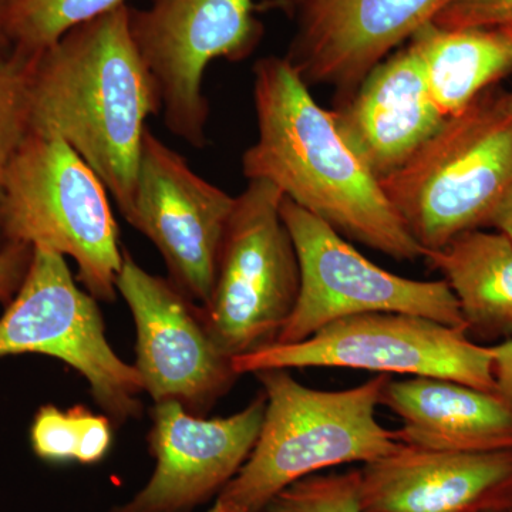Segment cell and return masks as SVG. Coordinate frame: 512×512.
I'll return each mask as SVG.
<instances>
[{
	"label": "cell",
	"instance_id": "cell-1",
	"mask_svg": "<svg viewBox=\"0 0 512 512\" xmlns=\"http://www.w3.org/2000/svg\"><path fill=\"white\" fill-rule=\"evenodd\" d=\"M254 104L258 137L242 156L248 181L274 184L348 241L399 262L424 258L379 178L349 147L332 111L316 103L286 57L255 63Z\"/></svg>",
	"mask_w": 512,
	"mask_h": 512
},
{
	"label": "cell",
	"instance_id": "cell-2",
	"mask_svg": "<svg viewBox=\"0 0 512 512\" xmlns=\"http://www.w3.org/2000/svg\"><path fill=\"white\" fill-rule=\"evenodd\" d=\"M160 114L156 83L131 36L128 5L70 30L30 66L29 133L69 144L124 218L133 205L147 121Z\"/></svg>",
	"mask_w": 512,
	"mask_h": 512
},
{
	"label": "cell",
	"instance_id": "cell-3",
	"mask_svg": "<svg viewBox=\"0 0 512 512\" xmlns=\"http://www.w3.org/2000/svg\"><path fill=\"white\" fill-rule=\"evenodd\" d=\"M266 396L264 423L247 463L218 495L234 512H265L289 485L325 468L367 464L400 447L377 421L380 392L390 376L377 375L345 390L305 386L289 369L254 373Z\"/></svg>",
	"mask_w": 512,
	"mask_h": 512
},
{
	"label": "cell",
	"instance_id": "cell-4",
	"mask_svg": "<svg viewBox=\"0 0 512 512\" xmlns=\"http://www.w3.org/2000/svg\"><path fill=\"white\" fill-rule=\"evenodd\" d=\"M380 185L424 252L444 247L463 232L488 227L512 185V104L507 93L481 94L466 110L448 117Z\"/></svg>",
	"mask_w": 512,
	"mask_h": 512
},
{
	"label": "cell",
	"instance_id": "cell-5",
	"mask_svg": "<svg viewBox=\"0 0 512 512\" xmlns=\"http://www.w3.org/2000/svg\"><path fill=\"white\" fill-rule=\"evenodd\" d=\"M107 192L99 175L69 144L29 133L3 181V244L69 256L84 291L97 301H116L124 251Z\"/></svg>",
	"mask_w": 512,
	"mask_h": 512
},
{
	"label": "cell",
	"instance_id": "cell-6",
	"mask_svg": "<svg viewBox=\"0 0 512 512\" xmlns=\"http://www.w3.org/2000/svg\"><path fill=\"white\" fill-rule=\"evenodd\" d=\"M282 200L264 180H249L235 198L214 289L201 306L212 338L232 359L275 345L298 301L301 268Z\"/></svg>",
	"mask_w": 512,
	"mask_h": 512
},
{
	"label": "cell",
	"instance_id": "cell-7",
	"mask_svg": "<svg viewBox=\"0 0 512 512\" xmlns=\"http://www.w3.org/2000/svg\"><path fill=\"white\" fill-rule=\"evenodd\" d=\"M33 249L28 275L0 318V357L62 360L86 379L113 424L138 419L143 383L136 367L111 348L99 301L77 286L64 256Z\"/></svg>",
	"mask_w": 512,
	"mask_h": 512
},
{
	"label": "cell",
	"instance_id": "cell-8",
	"mask_svg": "<svg viewBox=\"0 0 512 512\" xmlns=\"http://www.w3.org/2000/svg\"><path fill=\"white\" fill-rule=\"evenodd\" d=\"M238 375L266 369L340 367L377 375L439 377L495 393L490 346L464 330L407 313L376 312L329 323L298 343L235 357Z\"/></svg>",
	"mask_w": 512,
	"mask_h": 512
},
{
	"label": "cell",
	"instance_id": "cell-9",
	"mask_svg": "<svg viewBox=\"0 0 512 512\" xmlns=\"http://www.w3.org/2000/svg\"><path fill=\"white\" fill-rule=\"evenodd\" d=\"M281 215L298 254L301 289L275 345L298 343L335 320L376 312L423 316L466 332L444 279L416 281L380 268L289 198L282 200Z\"/></svg>",
	"mask_w": 512,
	"mask_h": 512
},
{
	"label": "cell",
	"instance_id": "cell-10",
	"mask_svg": "<svg viewBox=\"0 0 512 512\" xmlns=\"http://www.w3.org/2000/svg\"><path fill=\"white\" fill-rule=\"evenodd\" d=\"M254 0H150L130 8V32L153 76L164 124L175 137L207 146L210 103L204 77L218 59H247L262 36Z\"/></svg>",
	"mask_w": 512,
	"mask_h": 512
},
{
	"label": "cell",
	"instance_id": "cell-11",
	"mask_svg": "<svg viewBox=\"0 0 512 512\" xmlns=\"http://www.w3.org/2000/svg\"><path fill=\"white\" fill-rule=\"evenodd\" d=\"M136 325V367L154 404L175 402L207 417L238 380L234 359L212 338L201 305L124 251L117 276Z\"/></svg>",
	"mask_w": 512,
	"mask_h": 512
},
{
	"label": "cell",
	"instance_id": "cell-12",
	"mask_svg": "<svg viewBox=\"0 0 512 512\" xmlns=\"http://www.w3.org/2000/svg\"><path fill=\"white\" fill-rule=\"evenodd\" d=\"M235 198L195 173L148 128L126 221L153 242L167 278L201 306L214 289Z\"/></svg>",
	"mask_w": 512,
	"mask_h": 512
},
{
	"label": "cell",
	"instance_id": "cell-13",
	"mask_svg": "<svg viewBox=\"0 0 512 512\" xmlns=\"http://www.w3.org/2000/svg\"><path fill=\"white\" fill-rule=\"evenodd\" d=\"M265 393L229 417L194 416L175 402L151 409L148 450L156 460L143 490L110 512H191L237 476L264 423Z\"/></svg>",
	"mask_w": 512,
	"mask_h": 512
},
{
	"label": "cell",
	"instance_id": "cell-14",
	"mask_svg": "<svg viewBox=\"0 0 512 512\" xmlns=\"http://www.w3.org/2000/svg\"><path fill=\"white\" fill-rule=\"evenodd\" d=\"M451 0H279L295 19L288 56L308 86L346 100L384 57L433 22Z\"/></svg>",
	"mask_w": 512,
	"mask_h": 512
},
{
	"label": "cell",
	"instance_id": "cell-15",
	"mask_svg": "<svg viewBox=\"0 0 512 512\" xmlns=\"http://www.w3.org/2000/svg\"><path fill=\"white\" fill-rule=\"evenodd\" d=\"M362 512H481L512 504V450H423L400 444L363 464Z\"/></svg>",
	"mask_w": 512,
	"mask_h": 512
},
{
	"label": "cell",
	"instance_id": "cell-16",
	"mask_svg": "<svg viewBox=\"0 0 512 512\" xmlns=\"http://www.w3.org/2000/svg\"><path fill=\"white\" fill-rule=\"evenodd\" d=\"M332 113L346 143L379 181L402 167L446 121L412 45L377 64Z\"/></svg>",
	"mask_w": 512,
	"mask_h": 512
},
{
	"label": "cell",
	"instance_id": "cell-17",
	"mask_svg": "<svg viewBox=\"0 0 512 512\" xmlns=\"http://www.w3.org/2000/svg\"><path fill=\"white\" fill-rule=\"evenodd\" d=\"M380 406L402 420L404 446L456 453L512 450V407L497 393L439 377L384 382Z\"/></svg>",
	"mask_w": 512,
	"mask_h": 512
},
{
	"label": "cell",
	"instance_id": "cell-18",
	"mask_svg": "<svg viewBox=\"0 0 512 512\" xmlns=\"http://www.w3.org/2000/svg\"><path fill=\"white\" fill-rule=\"evenodd\" d=\"M456 296L471 340L512 339V241L483 228L463 232L426 252Z\"/></svg>",
	"mask_w": 512,
	"mask_h": 512
},
{
	"label": "cell",
	"instance_id": "cell-19",
	"mask_svg": "<svg viewBox=\"0 0 512 512\" xmlns=\"http://www.w3.org/2000/svg\"><path fill=\"white\" fill-rule=\"evenodd\" d=\"M410 45L420 57L431 99L446 119L466 110L512 69V26L443 29L430 22Z\"/></svg>",
	"mask_w": 512,
	"mask_h": 512
},
{
	"label": "cell",
	"instance_id": "cell-20",
	"mask_svg": "<svg viewBox=\"0 0 512 512\" xmlns=\"http://www.w3.org/2000/svg\"><path fill=\"white\" fill-rule=\"evenodd\" d=\"M128 0H5L3 26L10 56L32 66L70 30Z\"/></svg>",
	"mask_w": 512,
	"mask_h": 512
},
{
	"label": "cell",
	"instance_id": "cell-21",
	"mask_svg": "<svg viewBox=\"0 0 512 512\" xmlns=\"http://www.w3.org/2000/svg\"><path fill=\"white\" fill-rule=\"evenodd\" d=\"M265 512H362L360 470L302 478L272 498Z\"/></svg>",
	"mask_w": 512,
	"mask_h": 512
},
{
	"label": "cell",
	"instance_id": "cell-22",
	"mask_svg": "<svg viewBox=\"0 0 512 512\" xmlns=\"http://www.w3.org/2000/svg\"><path fill=\"white\" fill-rule=\"evenodd\" d=\"M94 414L84 406L67 410L53 404L40 407L30 429L33 453L47 463L79 461L84 437Z\"/></svg>",
	"mask_w": 512,
	"mask_h": 512
},
{
	"label": "cell",
	"instance_id": "cell-23",
	"mask_svg": "<svg viewBox=\"0 0 512 512\" xmlns=\"http://www.w3.org/2000/svg\"><path fill=\"white\" fill-rule=\"evenodd\" d=\"M29 70L13 56L0 57V201L10 161L29 134ZM3 245L0 234V248Z\"/></svg>",
	"mask_w": 512,
	"mask_h": 512
},
{
	"label": "cell",
	"instance_id": "cell-24",
	"mask_svg": "<svg viewBox=\"0 0 512 512\" xmlns=\"http://www.w3.org/2000/svg\"><path fill=\"white\" fill-rule=\"evenodd\" d=\"M433 23L443 29L512 26V0H451Z\"/></svg>",
	"mask_w": 512,
	"mask_h": 512
},
{
	"label": "cell",
	"instance_id": "cell-25",
	"mask_svg": "<svg viewBox=\"0 0 512 512\" xmlns=\"http://www.w3.org/2000/svg\"><path fill=\"white\" fill-rule=\"evenodd\" d=\"M33 251L30 245L15 242L0 248V303L3 306H8L19 292L32 264Z\"/></svg>",
	"mask_w": 512,
	"mask_h": 512
},
{
	"label": "cell",
	"instance_id": "cell-26",
	"mask_svg": "<svg viewBox=\"0 0 512 512\" xmlns=\"http://www.w3.org/2000/svg\"><path fill=\"white\" fill-rule=\"evenodd\" d=\"M495 393L512 407V339L490 346Z\"/></svg>",
	"mask_w": 512,
	"mask_h": 512
},
{
	"label": "cell",
	"instance_id": "cell-27",
	"mask_svg": "<svg viewBox=\"0 0 512 512\" xmlns=\"http://www.w3.org/2000/svg\"><path fill=\"white\" fill-rule=\"evenodd\" d=\"M488 227L497 229L512 241V185L494 208Z\"/></svg>",
	"mask_w": 512,
	"mask_h": 512
},
{
	"label": "cell",
	"instance_id": "cell-28",
	"mask_svg": "<svg viewBox=\"0 0 512 512\" xmlns=\"http://www.w3.org/2000/svg\"><path fill=\"white\" fill-rule=\"evenodd\" d=\"M3 8H5V0H0V57H8L10 49L5 36V26H3Z\"/></svg>",
	"mask_w": 512,
	"mask_h": 512
},
{
	"label": "cell",
	"instance_id": "cell-29",
	"mask_svg": "<svg viewBox=\"0 0 512 512\" xmlns=\"http://www.w3.org/2000/svg\"><path fill=\"white\" fill-rule=\"evenodd\" d=\"M481 512H512V504L503 505V507L490 508Z\"/></svg>",
	"mask_w": 512,
	"mask_h": 512
},
{
	"label": "cell",
	"instance_id": "cell-30",
	"mask_svg": "<svg viewBox=\"0 0 512 512\" xmlns=\"http://www.w3.org/2000/svg\"><path fill=\"white\" fill-rule=\"evenodd\" d=\"M210 512H234V511L228 510L227 507H224V505L218 503V501H217V504H215L214 507L211 508Z\"/></svg>",
	"mask_w": 512,
	"mask_h": 512
},
{
	"label": "cell",
	"instance_id": "cell-31",
	"mask_svg": "<svg viewBox=\"0 0 512 512\" xmlns=\"http://www.w3.org/2000/svg\"><path fill=\"white\" fill-rule=\"evenodd\" d=\"M507 96H508V99H510V101H511V104H512V92H510V93H507Z\"/></svg>",
	"mask_w": 512,
	"mask_h": 512
}]
</instances>
